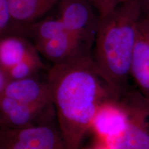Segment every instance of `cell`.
Masks as SVG:
<instances>
[{"label":"cell","instance_id":"cell-1","mask_svg":"<svg viewBox=\"0 0 149 149\" xmlns=\"http://www.w3.org/2000/svg\"><path fill=\"white\" fill-rule=\"evenodd\" d=\"M46 81L66 149H80L100 107L120 97L99 73L91 54L53 65Z\"/></svg>","mask_w":149,"mask_h":149},{"label":"cell","instance_id":"cell-2","mask_svg":"<svg viewBox=\"0 0 149 149\" xmlns=\"http://www.w3.org/2000/svg\"><path fill=\"white\" fill-rule=\"evenodd\" d=\"M142 15L139 0H128L100 19L91 56L99 73L118 97L127 90Z\"/></svg>","mask_w":149,"mask_h":149},{"label":"cell","instance_id":"cell-3","mask_svg":"<svg viewBox=\"0 0 149 149\" xmlns=\"http://www.w3.org/2000/svg\"><path fill=\"white\" fill-rule=\"evenodd\" d=\"M88 0H59L58 17L67 33L91 48L100 17Z\"/></svg>","mask_w":149,"mask_h":149},{"label":"cell","instance_id":"cell-4","mask_svg":"<svg viewBox=\"0 0 149 149\" xmlns=\"http://www.w3.org/2000/svg\"><path fill=\"white\" fill-rule=\"evenodd\" d=\"M53 103L26 104L3 96L0 97V123L2 129H24L47 125L53 117Z\"/></svg>","mask_w":149,"mask_h":149},{"label":"cell","instance_id":"cell-5","mask_svg":"<svg viewBox=\"0 0 149 149\" xmlns=\"http://www.w3.org/2000/svg\"><path fill=\"white\" fill-rule=\"evenodd\" d=\"M0 143L5 149H66L59 130L48 124L24 129H2Z\"/></svg>","mask_w":149,"mask_h":149},{"label":"cell","instance_id":"cell-6","mask_svg":"<svg viewBox=\"0 0 149 149\" xmlns=\"http://www.w3.org/2000/svg\"><path fill=\"white\" fill-rule=\"evenodd\" d=\"M114 99L104 102L97 111L92 127L106 143L120 137L129 122L127 108Z\"/></svg>","mask_w":149,"mask_h":149},{"label":"cell","instance_id":"cell-7","mask_svg":"<svg viewBox=\"0 0 149 149\" xmlns=\"http://www.w3.org/2000/svg\"><path fill=\"white\" fill-rule=\"evenodd\" d=\"M130 74L149 101V17L144 15L139 23Z\"/></svg>","mask_w":149,"mask_h":149},{"label":"cell","instance_id":"cell-8","mask_svg":"<svg viewBox=\"0 0 149 149\" xmlns=\"http://www.w3.org/2000/svg\"><path fill=\"white\" fill-rule=\"evenodd\" d=\"M35 46L39 53L53 65L63 64L91 54L90 47L69 33Z\"/></svg>","mask_w":149,"mask_h":149},{"label":"cell","instance_id":"cell-9","mask_svg":"<svg viewBox=\"0 0 149 149\" xmlns=\"http://www.w3.org/2000/svg\"><path fill=\"white\" fill-rule=\"evenodd\" d=\"M3 96L26 104L53 103L47 81L33 77L12 80L0 97Z\"/></svg>","mask_w":149,"mask_h":149},{"label":"cell","instance_id":"cell-10","mask_svg":"<svg viewBox=\"0 0 149 149\" xmlns=\"http://www.w3.org/2000/svg\"><path fill=\"white\" fill-rule=\"evenodd\" d=\"M127 108L129 122L120 137L106 143L111 149H149V125L140 111Z\"/></svg>","mask_w":149,"mask_h":149},{"label":"cell","instance_id":"cell-11","mask_svg":"<svg viewBox=\"0 0 149 149\" xmlns=\"http://www.w3.org/2000/svg\"><path fill=\"white\" fill-rule=\"evenodd\" d=\"M37 53L35 44L25 37L10 35L0 41V68L8 70L15 65Z\"/></svg>","mask_w":149,"mask_h":149},{"label":"cell","instance_id":"cell-12","mask_svg":"<svg viewBox=\"0 0 149 149\" xmlns=\"http://www.w3.org/2000/svg\"><path fill=\"white\" fill-rule=\"evenodd\" d=\"M11 17L17 25L25 28L38 21L57 2L51 0H8Z\"/></svg>","mask_w":149,"mask_h":149},{"label":"cell","instance_id":"cell-13","mask_svg":"<svg viewBox=\"0 0 149 149\" xmlns=\"http://www.w3.org/2000/svg\"><path fill=\"white\" fill-rule=\"evenodd\" d=\"M67 31L60 19L46 17L26 26L25 35L32 37L35 44L47 42L66 34Z\"/></svg>","mask_w":149,"mask_h":149},{"label":"cell","instance_id":"cell-14","mask_svg":"<svg viewBox=\"0 0 149 149\" xmlns=\"http://www.w3.org/2000/svg\"><path fill=\"white\" fill-rule=\"evenodd\" d=\"M39 54L37 53L30 56L7 70L10 79L17 80L33 77L37 72L44 68Z\"/></svg>","mask_w":149,"mask_h":149},{"label":"cell","instance_id":"cell-15","mask_svg":"<svg viewBox=\"0 0 149 149\" xmlns=\"http://www.w3.org/2000/svg\"><path fill=\"white\" fill-rule=\"evenodd\" d=\"M0 35L1 38L10 35L24 37V29L11 17L8 0H0Z\"/></svg>","mask_w":149,"mask_h":149},{"label":"cell","instance_id":"cell-16","mask_svg":"<svg viewBox=\"0 0 149 149\" xmlns=\"http://www.w3.org/2000/svg\"><path fill=\"white\" fill-rule=\"evenodd\" d=\"M94 7L100 19H102L113 12L121 3L128 0H88Z\"/></svg>","mask_w":149,"mask_h":149},{"label":"cell","instance_id":"cell-17","mask_svg":"<svg viewBox=\"0 0 149 149\" xmlns=\"http://www.w3.org/2000/svg\"><path fill=\"white\" fill-rule=\"evenodd\" d=\"M12 81L6 70L0 68V95L3 94V91L8 84Z\"/></svg>","mask_w":149,"mask_h":149},{"label":"cell","instance_id":"cell-18","mask_svg":"<svg viewBox=\"0 0 149 149\" xmlns=\"http://www.w3.org/2000/svg\"><path fill=\"white\" fill-rule=\"evenodd\" d=\"M140 3L142 14L149 17V0H139Z\"/></svg>","mask_w":149,"mask_h":149},{"label":"cell","instance_id":"cell-19","mask_svg":"<svg viewBox=\"0 0 149 149\" xmlns=\"http://www.w3.org/2000/svg\"><path fill=\"white\" fill-rule=\"evenodd\" d=\"M92 149H111V148H110L108 146L107 144H106L105 146H97V147H95V148H92Z\"/></svg>","mask_w":149,"mask_h":149},{"label":"cell","instance_id":"cell-20","mask_svg":"<svg viewBox=\"0 0 149 149\" xmlns=\"http://www.w3.org/2000/svg\"><path fill=\"white\" fill-rule=\"evenodd\" d=\"M51 1H55V2H57V3H58L59 1V0H51Z\"/></svg>","mask_w":149,"mask_h":149},{"label":"cell","instance_id":"cell-21","mask_svg":"<svg viewBox=\"0 0 149 149\" xmlns=\"http://www.w3.org/2000/svg\"><path fill=\"white\" fill-rule=\"evenodd\" d=\"M1 149H5V148H1Z\"/></svg>","mask_w":149,"mask_h":149}]
</instances>
